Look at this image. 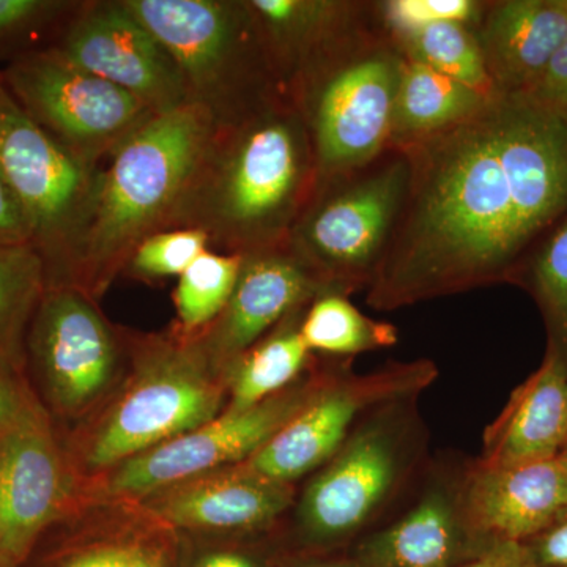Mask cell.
<instances>
[{"label": "cell", "mask_w": 567, "mask_h": 567, "mask_svg": "<svg viewBox=\"0 0 567 567\" xmlns=\"http://www.w3.org/2000/svg\"><path fill=\"white\" fill-rule=\"evenodd\" d=\"M216 123L196 104L155 114L99 164L65 286L99 300L134 249L169 230Z\"/></svg>", "instance_id": "obj_3"}, {"label": "cell", "mask_w": 567, "mask_h": 567, "mask_svg": "<svg viewBox=\"0 0 567 567\" xmlns=\"http://www.w3.org/2000/svg\"><path fill=\"white\" fill-rule=\"evenodd\" d=\"M226 379L192 338H151L134 349L121 398L100 417L81 453L92 473L106 472L208 423L226 409Z\"/></svg>", "instance_id": "obj_7"}, {"label": "cell", "mask_w": 567, "mask_h": 567, "mask_svg": "<svg viewBox=\"0 0 567 567\" xmlns=\"http://www.w3.org/2000/svg\"><path fill=\"white\" fill-rule=\"evenodd\" d=\"M13 369V365L0 361V434L40 405L14 377Z\"/></svg>", "instance_id": "obj_35"}, {"label": "cell", "mask_w": 567, "mask_h": 567, "mask_svg": "<svg viewBox=\"0 0 567 567\" xmlns=\"http://www.w3.org/2000/svg\"><path fill=\"white\" fill-rule=\"evenodd\" d=\"M80 2L61 0H0V43L39 31L52 21L66 20Z\"/></svg>", "instance_id": "obj_33"}, {"label": "cell", "mask_w": 567, "mask_h": 567, "mask_svg": "<svg viewBox=\"0 0 567 567\" xmlns=\"http://www.w3.org/2000/svg\"><path fill=\"white\" fill-rule=\"evenodd\" d=\"M409 185V156L391 147L374 162L317 182L286 245L328 292L349 297L374 281Z\"/></svg>", "instance_id": "obj_6"}, {"label": "cell", "mask_w": 567, "mask_h": 567, "mask_svg": "<svg viewBox=\"0 0 567 567\" xmlns=\"http://www.w3.org/2000/svg\"><path fill=\"white\" fill-rule=\"evenodd\" d=\"M208 249H212L210 240L203 230H163L141 241L122 275L142 281L181 278L189 265Z\"/></svg>", "instance_id": "obj_30"}, {"label": "cell", "mask_w": 567, "mask_h": 567, "mask_svg": "<svg viewBox=\"0 0 567 567\" xmlns=\"http://www.w3.org/2000/svg\"><path fill=\"white\" fill-rule=\"evenodd\" d=\"M404 62L374 2L371 13L295 82L289 100L311 137L317 182L374 162L390 148Z\"/></svg>", "instance_id": "obj_4"}, {"label": "cell", "mask_w": 567, "mask_h": 567, "mask_svg": "<svg viewBox=\"0 0 567 567\" xmlns=\"http://www.w3.org/2000/svg\"><path fill=\"white\" fill-rule=\"evenodd\" d=\"M404 466V435L375 420L350 435L346 445L309 483L298 524L316 543L344 539L369 520L393 491Z\"/></svg>", "instance_id": "obj_14"}, {"label": "cell", "mask_w": 567, "mask_h": 567, "mask_svg": "<svg viewBox=\"0 0 567 567\" xmlns=\"http://www.w3.org/2000/svg\"><path fill=\"white\" fill-rule=\"evenodd\" d=\"M390 33L405 58L424 63L487 99L503 96L488 76L472 25L442 21Z\"/></svg>", "instance_id": "obj_27"}, {"label": "cell", "mask_w": 567, "mask_h": 567, "mask_svg": "<svg viewBox=\"0 0 567 567\" xmlns=\"http://www.w3.org/2000/svg\"><path fill=\"white\" fill-rule=\"evenodd\" d=\"M7 92L6 82L2 80V74H0V96Z\"/></svg>", "instance_id": "obj_42"}, {"label": "cell", "mask_w": 567, "mask_h": 567, "mask_svg": "<svg viewBox=\"0 0 567 567\" xmlns=\"http://www.w3.org/2000/svg\"><path fill=\"white\" fill-rule=\"evenodd\" d=\"M262 32L276 78L290 89L346 33L368 17L374 2L350 0H248Z\"/></svg>", "instance_id": "obj_22"}, {"label": "cell", "mask_w": 567, "mask_h": 567, "mask_svg": "<svg viewBox=\"0 0 567 567\" xmlns=\"http://www.w3.org/2000/svg\"><path fill=\"white\" fill-rule=\"evenodd\" d=\"M303 567H363L358 563V565H354V563H317V565H309Z\"/></svg>", "instance_id": "obj_40"}, {"label": "cell", "mask_w": 567, "mask_h": 567, "mask_svg": "<svg viewBox=\"0 0 567 567\" xmlns=\"http://www.w3.org/2000/svg\"><path fill=\"white\" fill-rule=\"evenodd\" d=\"M409 193L368 303L393 311L505 279L567 212V117L528 95L404 148Z\"/></svg>", "instance_id": "obj_1"}, {"label": "cell", "mask_w": 567, "mask_h": 567, "mask_svg": "<svg viewBox=\"0 0 567 567\" xmlns=\"http://www.w3.org/2000/svg\"><path fill=\"white\" fill-rule=\"evenodd\" d=\"M316 185L311 137L282 96L216 126L171 229L203 230L212 251L241 256L286 245Z\"/></svg>", "instance_id": "obj_2"}, {"label": "cell", "mask_w": 567, "mask_h": 567, "mask_svg": "<svg viewBox=\"0 0 567 567\" xmlns=\"http://www.w3.org/2000/svg\"><path fill=\"white\" fill-rule=\"evenodd\" d=\"M328 292L289 246L244 254L234 292L218 319L193 336L216 372L251 349L286 317Z\"/></svg>", "instance_id": "obj_16"}, {"label": "cell", "mask_w": 567, "mask_h": 567, "mask_svg": "<svg viewBox=\"0 0 567 567\" xmlns=\"http://www.w3.org/2000/svg\"><path fill=\"white\" fill-rule=\"evenodd\" d=\"M47 289V267L33 246L0 245V360L14 369L25 358L29 324Z\"/></svg>", "instance_id": "obj_26"}, {"label": "cell", "mask_w": 567, "mask_h": 567, "mask_svg": "<svg viewBox=\"0 0 567 567\" xmlns=\"http://www.w3.org/2000/svg\"><path fill=\"white\" fill-rule=\"evenodd\" d=\"M25 357L52 412L78 417L110 393L122 346L95 300L74 287L52 286L29 324Z\"/></svg>", "instance_id": "obj_10"}, {"label": "cell", "mask_w": 567, "mask_h": 567, "mask_svg": "<svg viewBox=\"0 0 567 567\" xmlns=\"http://www.w3.org/2000/svg\"><path fill=\"white\" fill-rule=\"evenodd\" d=\"M2 80L33 123L93 167L155 115L128 92L78 69L51 48L14 59Z\"/></svg>", "instance_id": "obj_8"}, {"label": "cell", "mask_w": 567, "mask_h": 567, "mask_svg": "<svg viewBox=\"0 0 567 567\" xmlns=\"http://www.w3.org/2000/svg\"><path fill=\"white\" fill-rule=\"evenodd\" d=\"M457 567H535L527 548L518 543L494 540L480 557Z\"/></svg>", "instance_id": "obj_38"}, {"label": "cell", "mask_w": 567, "mask_h": 567, "mask_svg": "<svg viewBox=\"0 0 567 567\" xmlns=\"http://www.w3.org/2000/svg\"><path fill=\"white\" fill-rule=\"evenodd\" d=\"M51 50L128 92L155 114L189 104L173 54L123 0L80 2Z\"/></svg>", "instance_id": "obj_13"}, {"label": "cell", "mask_w": 567, "mask_h": 567, "mask_svg": "<svg viewBox=\"0 0 567 567\" xmlns=\"http://www.w3.org/2000/svg\"><path fill=\"white\" fill-rule=\"evenodd\" d=\"M196 567H257L251 558L238 551H212L205 555Z\"/></svg>", "instance_id": "obj_39"}, {"label": "cell", "mask_w": 567, "mask_h": 567, "mask_svg": "<svg viewBox=\"0 0 567 567\" xmlns=\"http://www.w3.org/2000/svg\"><path fill=\"white\" fill-rule=\"evenodd\" d=\"M494 100L405 58L395 96L390 147L404 151L431 140L468 121Z\"/></svg>", "instance_id": "obj_24"}, {"label": "cell", "mask_w": 567, "mask_h": 567, "mask_svg": "<svg viewBox=\"0 0 567 567\" xmlns=\"http://www.w3.org/2000/svg\"><path fill=\"white\" fill-rule=\"evenodd\" d=\"M533 289L555 336L567 354V216L544 241L532 267Z\"/></svg>", "instance_id": "obj_31"}, {"label": "cell", "mask_w": 567, "mask_h": 567, "mask_svg": "<svg viewBox=\"0 0 567 567\" xmlns=\"http://www.w3.org/2000/svg\"><path fill=\"white\" fill-rule=\"evenodd\" d=\"M17 565H14L13 561H11V559L9 557H6V555L3 554H0V567H14Z\"/></svg>", "instance_id": "obj_41"}, {"label": "cell", "mask_w": 567, "mask_h": 567, "mask_svg": "<svg viewBox=\"0 0 567 567\" xmlns=\"http://www.w3.org/2000/svg\"><path fill=\"white\" fill-rule=\"evenodd\" d=\"M309 352L352 357V354L388 349L398 342L399 333L391 323L364 316L350 303L347 295L323 293L306 308L300 327Z\"/></svg>", "instance_id": "obj_28"}, {"label": "cell", "mask_w": 567, "mask_h": 567, "mask_svg": "<svg viewBox=\"0 0 567 567\" xmlns=\"http://www.w3.org/2000/svg\"><path fill=\"white\" fill-rule=\"evenodd\" d=\"M241 254L205 251L178 278L174 301L183 338L210 327L226 308L240 274Z\"/></svg>", "instance_id": "obj_29"}, {"label": "cell", "mask_w": 567, "mask_h": 567, "mask_svg": "<svg viewBox=\"0 0 567 567\" xmlns=\"http://www.w3.org/2000/svg\"><path fill=\"white\" fill-rule=\"evenodd\" d=\"M328 375L292 386L244 410L224 409L212 421L111 470L110 498L137 499L178 481L244 464L319 393Z\"/></svg>", "instance_id": "obj_11"}, {"label": "cell", "mask_w": 567, "mask_h": 567, "mask_svg": "<svg viewBox=\"0 0 567 567\" xmlns=\"http://www.w3.org/2000/svg\"><path fill=\"white\" fill-rule=\"evenodd\" d=\"M306 308L286 317L227 368V409H249L293 385L311 357L300 331Z\"/></svg>", "instance_id": "obj_25"}, {"label": "cell", "mask_w": 567, "mask_h": 567, "mask_svg": "<svg viewBox=\"0 0 567 567\" xmlns=\"http://www.w3.org/2000/svg\"><path fill=\"white\" fill-rule=\"evenodd\" d=\"M565 2H566V7H567V0H565Z\"/></svg>", "instance_id": "obj_44"}, {"label": "cell", "mask_w": 567, "mask_h": 567, "mask_svg": "<svg viewBox=\"0 0 567 567\" xmlns=\"http://www.w3.org/2000/svg\"><path fill=\"white\" fill-rule=\"evenodd\" d=\"M96 167L82 163L33 123L9 89L0 96V169L31 223L33 248L47 267L48 287L65 286Z\"/></svg>", "instance_id": "obj_9"}, {"label": "cell", "mask_w": 567, "mask_h": 567, "mask_svg": "<svg viewBox=\"0 0 567 567\" xmlns=\"http://www.w3.org/2000/svg\"><path fill=\"white\" fill-rule=\"evenodd\" d=\"M292 498L289 484L268 480L244 462L178 481L137 503L173 529L234 533L271 524Z\"/></svg>", "instance_id": "obj_17"}, {"label": "cell", "mask_w": 567, "mask_h": 567, "mask_svg": "<svg viewBox=\"0 0 567 567\" xmlns=\"http://www.w3.org/2000/svg\"><path fill=\"white\" fill-rule=\"evenodd\" d=\"M173 54L188 103L216 126L287 96L248 0H123Z\"/></svg>", "instance_id": "obj_5"}, {"label": "cell", "mask_w": 567, "mask_h": 567, "mask_svg": "<svg viewBox=\"0 0 567 567\" xmlns=\"http://www.w3.org/2000/svg\"><path fill=\"white\" fill-rule=\"evenodd\" d=\"M567 445V354L551 347L536 372L488 425L480 465L507 466L558 457Z\"/></svg>", "instance_id": "obj_20"}, {"label": "cell", "mask_w": 567, "mask_h": 567, "mask_svg": "<svg viewBox=\"0 0 567 567\" xmlns=\"http://www.w3.org/2000/svg\"><path fill=\"white\" fill-rule=\"evenodd\" d=\"M0 361H2V360H0ZM7 364H9V363H7Z\"/></svg>", "instance_id": "obj_45"}, {"label": "cell", "mask_w": 567, "mask_h": 567, "mask_svg": "<svg viewBox=\"0 0 567 567\" xmlns=\"http://www.w3.org/2000/svg\"><path fill=\"white\" fill-rule=\"evenodd\" d=\"M461 495L439 486L390 528L369 537L363 567H454L466 532Z\"/></svg>", "instance_id": "obj_23"}, {"label": "cell", "mask_w": 567, "mask_h": 567, "mask_svg": "<svg viewBox=\"0 0 567 567\" xmlns=\"http://www.w3.org/2000/svg\"><path fill=\"white\" fill-rule=\"evenodd\" d=\"M499 95L528 93L567 40L565 0L484 2L472 25Z\"/></svg>", "instance_id": "obj_19"}, {"label": "cell", "mask_w": 567, "mask_h": 567, "mask_svg": "<svg viewBox=\"0 0 567 567\" xmlns=\"http://www.w3.org/2000/svg\"><path fill=\"white\" fill-rule=\"evenodd\" d=\"M522 95L532 96L536 102L567 117V40L548 63L535 87Z\"/></svg>", "instance_id": "obj_36"}, {"label": "cell", "mask_w": 567, "mask_h": 567, "mask_svg": "<svg viewBox=\"0 0 567 567\" xmlns=\"http://www.w3.org/2000/svg\"><path fill=\"white\" fill-rule=\"evenodd\" d=\"M74 480L43 406L0 434V554L14 565L73 507Z\"/></svg>", "instance_id": "obj_15"}, {"label": "cell", "mask_w": 567, "mask_h": 567, "mask_svg": "<svg viewBox=\"0 0 567 567\" xmlns=\"http://www.w3.org/2000/svg\"><path fill=\"white\" fill-rule=\"evenodd\" d=\"M559 458H561V461L567 465V445L565 446V450L561 451V454H559Z\"/></svg>", "instance_id": "obj_43"}, {"label": "cell", "mask_w": 567, "mask_h": 567, "mask_svg": "<svg viewBox=\"0 0 567 567\" xmlns=\"http://www.w3.org/2000/svg\"><path fill=\"white\" fill-rule=\"evenodd\" d=\"M461 502L470 528L494 540L520 544L567 513V465L559 456L507 466L477 465Z\"/></svg>", "instance_id": "obj_18"}, {"label": "cell", "mask_w": 567, "mask_h": 567, "mask_svg": "<svg viewBox=\"0 0 567 567\" xmlns=\"http://www.w3.org/2000/svg\"><path fill=\"white\" fill-rule=\"evenodd\" d=\"M93 503L69 516L74 525L70 543L52 567H175L171 527L132 499Z\"/></svg>", "instance_id": "obj_21"}, {"label": "cell", "mask_w": 567, "mask_h": 567, "mask_svg": "<svg viewBox=\"0 0 567 567\" xmlns=\"http://www.w3.org/2000/svg\"><path fill=\"white\" fill-rule=\"evenodd\" d=\"M484 2L476 0H386L379 2L388 31H404L432 22L475 24Z\"/></svg>", "instance_id": "obj_32"}, {"label": "cell", "mask_w": 567, "mask_h": 567, "mask_svg": "<svg viewBox=\"0 0 567 567\" xmlns=\"http://www.w3.org/2000/svg\"><path fill=\"white\" fill-rule=\"evenodd\" d=\"M528 554L535 567H567V513L536 536Z\"/></svg>", "instance_id": "obj_37"}, {"label": "cell", "mask_w": 567, "mask_h": 567, "mask_svg": "<svg viewBox=\"0 0 567 567\" xmlns=\"http://www.w3.org/2000/svg\"><path fill=\"white\" fill-rule=\"evenodd\" d=\"M435 375L431 361L391 364L368 375H328L315 399L245 464L290 486L331 461L369 409L415 394Z\"/></svg>", "instance_id": "obj_12"}, {"label": "cell", "mask_w": 567, "mask_h": 567, "mask_svg": "<svg viewBox=\"0 0 567 567\" xmlns=\"http://www.w3.org/2000/svg\"><path fill=\"white\" fill-rule=\"evenodd\" d=\"M0 245L33 246L31 223L2 169H0Z\"/></svg>", "instance_id": "obj_34"}]
</instances>
